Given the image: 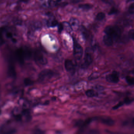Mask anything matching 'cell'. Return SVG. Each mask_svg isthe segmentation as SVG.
Masks as SVG:
<instances>
[{"instance_id":"obj_25","label":"cell","mask_w":134,"mask_h":134,"mask_svg":"<svg viewBox=\"0 0 134 134\" xmlns=\"http://www.w3.org/2000/svg\"><path fill=\"white\" fill-rule=\"evenodd\" d=\"M102 1L103 3L109 5H113L114 3L113 0H102Z\"/></svg>"},{"instance_id":"obj_22","label":"cell","mask_w":134,"mask_h":134,"mask_svg":"<svg viewBox=\"0 0 134 134\" xmlns=\"http://www.w3.org/2000/svg\"><path fill=\"white\" fill-rule=\"evenodd\" d=\"M130 14H133L134 13V4L132 3L130 6L128 10Z\"/></svg>"},{"instance_id":"obj_27","label":"cell","mask_w":134,"mask_h":134,"mask_svg":"<svg viewBox=\"0 0 134 134\" xmlns=\"http://www.w3.org/2000/svg\"><path fill=\"white\" fill-rule=\"evenodd\" d=\"M134 29H132L130 30L129 32V36L130 39L133 40L134 39Z\"/></svg>"},{"instance_id":"obj_26","label":"cell","mask_w":134,"mask_h":134,"mask_svg":"<svg viewBox=\"0 0 134 134\" xmlns=\"http://www.w3.org/2000/svg\"><path fill=\"white\" fill-rule=\"evenodd\" d=\"M3 29L0 30V47L3 44L4 42L3 38L2 37V34L3 33Z\"/></svg>"},{"instance_id":"obj_2","label":"cell","mask_w":134,"mask_h":134,"mask_svg":"<svg viewBox=\"0 0 134 134\" xmlns=\"http://www.w3.org/2000/svg\"><path fill=\"white\" fill-rule=\"evenodd\" d=\"M55 75V73L51 69H44L39 73L38 80L40 82H46L52 79Z\"/></svg>"},{"instance_id":"obj_28","label":"cell","mask_w":134,"mask_h":134,"mask_svg":"<svg viewBox=\"0 0 134 134\" xmlns=\"http://www.w3.org/2000/svg\"><path fill=\"white\" fill-rule=\"evenodd\" d=\"M63 29V26L62 23H60L58 25V32L61 33Z\"/></svg>"},{"instance_id":"obj_19","label":"cell","mask_w":134,"mask_h":134,"mask_svg":"<svg viewBox=\"0 0 134 134\" xmlns=\"http://www.w3.org/2000/svg\"><path fill=\"white\" fill-rule=\"evenodd\" d=\"M81 32H82V34L84 36V37L86 39H87L89 37V32L88 31V30L85 28V27H82L81 28Z\"/></svg>"},{"instance_id":"obj_5","label":"cell","mask_w":134,"mask_h":134,"mask_svg":"<svg viewBox=\"0 0 134 134\" xmlns=\"http://www.w3.org/2000/svg\"><path fill=\"white\" fill-rule=\"evenodd\" d=\"M83 55V49L76 41L73 42V56L77 60H80Z\"/></svg>"},{"instance_id":"obj_17","label":"cell","mask_w":134,"mask_h":134,"mask_svg":"<svg viewBox=\"0 0 134 134\" xmlns=\"http://www.w3.org/2000/svg\"><path fill=\"white\" fill-rule=\"evenodd\" d=\"M106 15L103 12H99L96 15V19L98 21H100L105 18Z\"/></svg>"},{"instance_id":"obj_23","label":"cell","mask_w":134,"mask_h":134,"mask_svg":"<svg viewBox=\"0 0 134 134\" xmlns=\"http://www.w3.org/2000/svg\"><path fill=\"white\" fill-rule=\"evenodd\" d=\"M124 105V103H123V101H120V102L118 103L117 104V105H116V106H114L113 107H112V109L113 110H116V109H117L118 108H119L120 107H121L123 105Z\"/></svg>"},{"instance_id":"obj_11","label":"cell","mask_w":134,"mask_h":134,"mask_svg":"<svg viewBox=\"0 0 134 134\" xmlns=\"http://www.w3.org/2000/svg\"><path fill=\"white\" fill-rule=\"evenodd\" d=\"M103 41L105 45L108 47L112 46L113 43V39L111 36L108 35L106 34L104 36L103 38Z\"/></svg>"},{"instance_id":"obj_31","label":"cell","mask_w":134,"mask_h":134,"mask_svg":"<svg viewBox=\"0 0 134 134\" xmlns=\"http://www.w3.org/2000/svg\"><path fill=\"white\" fill-rule=\"evenodd\" d=\"M30 0H19L20 2H23V3H27L29 2Z\"/></svg>"},{"instance_id":"obj_29","label":"cell","mask_w":134,"mask_h":134,"mask_svg":"<svg viewBox=\"0 0 134 134\" xmlns=\"http://www.w3.org/2000/svg\"><path fill=\"white\" fill-rule=\"evenodd\" d=\"M6 36L8 38H12L13 37V35L11 32H7L6 33Z\"/></svg>"},{"instance_id":"obj_13","label":"cell","mask_w":134,"mask_h":134,"mask_svg":"<svg viewBox=\"0 0 134 134\" xmlns=\"http://www.w3.org/2000/svg\"><path fill=\"white\" fill-rule=\"evenodd\" d=\"M79 7L82 10H87L92 8L93 7V6L92 4H80L79 6Z\"/></svg>"},{"instance_id":"obj_16","label":"cell","mask_w":134,"mask_h":134,"mask_svg":"<svg viewBox=\"0 0 134 134\" xmlns=\"http://www.w3.org/2000/svg\"><path fill=\"white\" fill-rule=\"evenodd\" d=\"M125 80L128 85H132L134 83V78L133 77L130 76H127L125 77Z\"/></svg>"},{"instance_id":"obj_4","label":"cell","mask_w":134,"mask_h":134,"mask_svg":"<svg viewBox=\"0 0 134 134\" xmlns=\"http://www.w3.org/2000/svg\"><path fill=\"white\" fill-rule=\"evenodd\" d=\"M34 58L35 61L37 65H45L47 63V60L44 57L42 53L39 51H36L35 52Z\"/></svg>"},{"instance_id":"obj_7","label":"cell","mask_w":134,"mask_h":134,"mask_svg":"<svg viewBox=\"0 0 134 134\" xmlns=\"http://www.w3.org/2000/svg\"><path fill=\"white\" fill-rule=\"evenodd\" d=\"M94 120H97L103 123L104 124L108 126H112L114 124V121L113 120L108 116L96 117L93 118Z\"/></svg>"},{"instance_id":"obj_14","label":"cell","mask_w":134,"mask_h":134,"mask_svg":"<svg viewBox=\"0 0 134 134\" xmlns=\"http://www.w3.org/2000/svg\"><path fill=\"white\" fill-rule=\"evenodd\" d=\"M8 73L9 75H10V76L12 77H16V72L13 66L10 65V67H9L8 70Z\"/></svg>"},{"instance_id":"obj_20","label":"cell","mask_w":134,"mask_h":134,"mask_svg":"<svg viewBox=\"0 0 134 134\" xmlns=\"http://www.w3.org/2000/svg\"><path fill=\"white\" fill-rule=\"evenodd\" d=\"M99 76V75L98 74V73H93L88 77V79L89 80H93L97 79L98 78Z\"/></svg>"},{"instance_id":"obj_32","label":"cell","mask_w":134,"mask_h":134,"mask_svg":"<svg viewBox=\"0 0 134 134\" xmlns=\"http://www.w3.org/2000/svg\"><path fill=\"white\" fill-rule=\"evenodd\" d=\"M132 1V0H127V2H129L130 1Z\"/></svg>"},{"instance_id":"obj_12","label":"cell","mask_w":134,"mask_h":134,"mask_svg":"<svg viewBox=\"0 0 134 134\" xmlns=\"http://www.w3.org/2000/svg\"><path fill=\"white\" fill-rule=\"evenodd\" d=\"M85 94L86 96L90 98L97 97L98 96V94L96 91L93 89H89L86 91Z\"/></svg>"},{"instance_id":"obj_10","label":"cell","mask_w":134,"mask_h":134,"mask_svg":"<svg viewBox=\"0 0 134 134\" xmlns=\"http://www.w3.org/2000/svg\"><path fill=\"white\" fill-rule=\"evenodd\" d=\"M69 24L72 29L73 31H77L80 28V21L78 19L72 17L69 21Z\"/></svg>"},{"instance_id":"obj_24","label":"cell","mask_w":134,"mask_h":134,"mask_svg":"<svg viewBox=\"0 0 134 134\" xmlns=\"http://www.w3.org/2000/svg\"><path fill=\"white\" fill-rule=\"evenodd\" d=\"M117 12H118L117 9L114 8H112L111 9L108 14L109 15H113L115 14Z\"/></svg>"},{"instance_id":"obj_8","label":"cell","mask_w":134,"mask_h":134,"mask_svg":"<svg viewBox=\"0 0 134 134\" xmlns=\"http://www.w3.org/2000/svg\"><path fill=\"white\" fill-rule=\"evenodd\" d=\"M65 67L67 72L74 73L75 70V65L72 60L69 59L65 60L64 63Z\"/></svg>"},{"instance_id":"obj_30","label":"cell","mask_w":134,"mask_h":134,"mask_svg":"<svg viewBox=\"0 0 134 134\" xmlns=\"http://www.w3.org/2000/svg\"><path fill=\"white\" fill-rule=\"evenodd\" d=\"M82 1V0H71V3L74 4L80 3Z\"/></svg>"},{"instance_id":"obj_9","label":"cell","mask_w":134,"mask_h":134,"mask_svg":"<svg viewBox=\"0 0 134 134\" xmlns=\"http://www.w3.org/2000/svg\"><path fill=\"white\" fill-rule=\"evenodd\" d=\"M93 120H94L93 118H90L85 120H78L76 122L75 125L77 127H79L80 129H83L87 126L88 125H89V124L92 122Z\"/></svg>"},{"instance_id":"obj_1","label":"cell","mask_w":134,"mask_h":134,"mask_svg":"<svg viewBox=\"0 0 134 134\" xmlns=\"http://www.w3.org/2000/svg\"><path fill=\"white\" fill-rule=\"evenodd\" d=\"M106 34L111 36L113 40H117L122 33L121 29L118 26H107L104 30Z\"/></svg>"},{"instance_id":"obj_18","label":"cell","mask_w":134,"mask_h":134,"mask_svg":"<svg viewBox=\"0 0 134 134\" xmlns=\"http://www.w3.org/2000/svg\"><path fill=\"white\" fill-rule=\"evenodd\" d=\"M133 101V98H130L129 97H126L125 98L123 102L124 104L126 105H129L130 104L132 103Z\"/></svg>"},{"instance_id":"obj_15","label":"cell","mask_w":134,"mask_h":134,"mask_svg":"<svg viewBox=\"0 0 134 134\" xmlns=\"http://www.w3.org/2000/svg\"><path fill=\"white\" fill-rule=\"evenodd\" d=\"M62 24L63 25V29L65 28L67 32H71L72 30L69 23H68L67 22H64L62 23Z\"/></svg>"},{"instance_id":"obj_3","label":"cell","mask_w":134,"mask_h":134,"mask_svg":"<svg viewBox=\"0 0 134 134\" xmlns=\"http://www.w3.org/2000/svg\"><path fill=\"white\" fill-rule=\"evenodd\" d=\"M93 60V58L90 49L87 48H86L85 52L83 62L81 64V68L83 69L87 68L92 64Z\"/></svg>"},{"instance_id":"obj_6","label":"cell","mask_w":134,"mask_h":134,"mask_svg":"<svg viewBox=\"0 0 134 134\" xmlns=\"http://www.w3.org/2000/svg\"><path fill=\"white\" fill-rule=\"evenodd\" d=\"M106 80L110 83L114 84L118 83L120 80L119 73L116 71H113L106 76Z\"/></svg>"},{"instance_id":"obj_21","label":"cell","mask_w":134,"mask_h":134,"mask_svg":"<svg viewBox=\"0 0 134 134\" xmlns=\"http://www.w3.org/2000/svg\"><path fill=\"white\" fill-rule=\"evenodd\" d=\"M58 23L57 21L55 19H53L49 23V25L51 27H55L58 25Z\"/></svg>"}]
</instances>
